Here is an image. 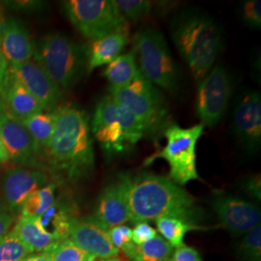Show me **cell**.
<instances>
[{"label": "cell", "mask_w": 261, "mask_h": 261, "mask_svg": "<svg viewBox=\"0 0 261 261\" xmlns=\"http://www.w3.org/2000/svg\"><path fill=\"white\" fill-rule=\"evenodd\" d=\"M108 231L112 245L117 250H122L126 245L132 242V229L127 225H117Z\"/></svg>", "instance_id": "d6a6232c"}, {"label": "cell", "mask_w": 261, "mask_h": 261, "mask_svg": "<svg viewBox=\"0 0 261 261\" xmlns=\"http://www.w3.org/2000/svg\"><path fill=\"white\" fill-rule=\"evenodd\" d=\"M12 231L25 244L32 253L46 252L57 243L51 235L42 228L36 217L20 216Z\"/></svg>", "instance_id": "44dd1931"}, {"label": "cell", "mask_w": 261, "mask_h": 261, "mask_svg": "<svg viewBox=\"0 0 261 261\" xmlns=\"http://www.w3.org/2000/svg\"><path fill=\"white\" fill-rule=\"evenodd\" d=\"M122 251L133 261H170L173 254L172 246L158 234L139 246L129 243Z\"/></svg>", "instance_id": "7402d4cb"}, {"label": "cell", "mask_w": 261, "mask_h": 261, "mask_svg": "<svg viewBox=\"0 0 261 261\" xmlns=\"http://www.w3.org/2000/svg\"><path fill=\"white\" fill-rule=\"evenodd\" d=\"M129 43L128 31H117L107 36L92 40L86 50V70L91 73L94 69L109 65L118 57L123 48Z\"/></svg>", "instance_id": "ffe728a7"}, {"label": "cell", "mask_w": 261, "mask_h": 261, "mask_svg": "<svg viewBox=\"0 0 261 261\" xmlns=\"http://www.w3.org/2000/svg\"><path fill=\"white\" fill-rule=\"evenodd\" d=\"M156 224L159 231L172 248H178L184 245L183 241L187 232L198 228L196 224L172 217L159 218L156 220Z\"/></svg>", "instance_id": "484cf974"}, {"label": "cell", "mask_w": 261, "mask_h": 261, "mask_svg": "<svg viewBox=\"0 0 261 261\" xmlns=\"http://www.w3.org/2000/svg\"><path fill=\"white\" fill-rule=\"evenodd\" d=\"M135 45L143 76L168 92H176L181 75L164 35L155 28H142L136 33Z\"/></svg>", "instance_id": "8992f818"}, {"label": "cell", "mask_w": 261, "mask_h": 261, "mask_svg": "<svg viewBox=\"0 0 261 261\" xmlns=\"http://www.w3.org/2000/svg\"><path fill=\"white\" fill-rule=\"evenodd\" d=\"M55 191V184H47L31 194L20 207V216L39 217L44 214L56 201Z\"/></svg>", "instance_id": "4316f807"}, {"label": "cell", "mask_w": 261, "mask_h": 261, "mask_svg": "<svg viewBox=\"0 0 261 261\" xmlns=\"http://www.w3.org/2000/svg\"><path fill=\"white\" fill-rule=\"evenodd\" d=\"M47 175L36 169L14 168L6 171L2 179L4 198L12 212H18L28 196L47 186Z\"/></svg>", "instance_id": "e0dca14e"}, {"label": "cell", "mask_w": 261, "mask_h": 261, "mask_svg": "<svg viewBox=\"0 0 261 261\" xmlns=\"http://www.w3.org/2000/svg\"><path fill=\"white\" fill-rule=\"evenodd\" d=\"M4 111L11 118L23 124L29 117L45 110L37 99L10 73L0 93Z\"/></svg>", "instance_id": "d6986e66"}, {"label": "cell", "mask_w": 261, "mask_h": 261, "mask_svg": "<svg viewBox=\"0 0 261 261\" xmlns=\"http://www.w3.org/2000/svg\"><path fill=\"white\" fill-rule=\"evenodd\" d=\"M50 261H93L96 257L84 252L69 239L56 243L46 251Z\"/></svg>", "instance_id": "83f0119b"}, {"label": "cell", "mask_w": 261, "mask_h": 261, "mask_svg": "<svg viewBox=\"0 0 261 261\" xmlns=\"http://www.w3.org/2000/svg\"><path fill=\"white\" fill-rule=\"evenodd\" d=\"M36 218L42 228L51 235L57 242L68 238L71 224L74 219L65 207L59 204L57 201H55L44 214Z\"/></svg>", "instance_id": "603a6c76"}, {"label": "cell", "mask_w": 261, "mask_h": 261, "mask_svg": "<svg viewBox=\"0 0 261 261\" xmlns=\"http://www.w3.org/2000/svg\"><path fill=\"white\" fill-rule=\"evenodd\" d=\"M10 157L7 149L5 147V145L3 144L2 140H0V164L6 163L7 161H9Z\"/></svg>", "instance_id": "60d3db41"}, {"label": "cell", "mask_w": 261, "mask_h": 261, "mask_svg": "<svg viewBox=\"0 0 261 261\" xmlns=\"http://www.w3.org/2000/svg\"><path fill=\"white\" fill-rule=\"evenodd\" d=\"M179 55L199 83L213 68L223 47V29L209 14L196 9L178 12L169 24Z\"/></svg>", "instance_id": "3957f363"}, {"label": "cell", "mask_w": 261, "mask_h": 261, "mask_svg": "<svg viewBox=\"0 0 261 261\" xmlns=\"http://www.w3.org/2000/svg\"><path fill=\"white\" fill-rule=\"evenodd\" d=\"M32 252L13 231L0 237V261H25Z\"/></svg>", "instance_id": "f1b7e54d"}, {"label": "cell", "mask_w": 261, "mask_h": 261, "mask_svg": "<svg viewBox=\"0 0 261 261\" xmlns=\"http://www.w3.org/2000/svg\"><path fill=\"white\" fill-rule=\"evenodd\" d=\"M211 206L220 223L232 234L247 233L260 224L259 207L238 196L217 194L212 197Z\"/></svg>", "instance_id": "7c38bea8"}, {"label": "cell", "mask_w": 261, "mask_h": 261, "mask_svg": "<svg viewBox=\"0 0 261 261\" xmlns=\"http://www.w3.org/2000/svg\"><path fill=\"white\" fill-rule=\"evenodd\" d=\"M9 70L45 111H55L62 97V90L33 58L19 65L10 66Z\"/></svg>", "instance_id": "4fadbf2b"}, {"label": "cell", "mask_w": 261, "mask_h": 261, "mask_svg": "<svg viewBox=\"0 0 261 261\" xmlns=\"http://www.w3.org/2000/svg\"><path fill=\"white\" fill-rule=\"evenodd\" d=\"M139 72L140 69L137 65L136 53L130 51L112 61L105 70L103 75L111 84L110 89H117L130 84Z\"/></svg>", "instance_id": "cb8c5ba5"}, {"label": "cell", "mask_w": 261, "mask_h": 261, "mask_svg": "<svg viewBox=\"0 0 261 261\" xmlns=\"http://www.w3.org/2000/svg\"><path fill=\"white\" fill-rule=\"evenodd\" d=\"M67 239L96 258H113L119 252L112 245L108 229L98 224L93 217L74 218Z\"/></svg>", "instance_id": "9a60e30c"}, {"label": "cell", "mask_w": 261, "mask_h": 261, "mask_svg": "<svg viewBox=\"0 0 261 261\" xmlns=\"http://www.w3.org/2000/svg\"><path fill=\"white\" fill-rule=\"evenodd\" d=\"M156 235L157 231L148 223H139L132 229V242L139 246L149 241Z\"/></svg>", "instance_id": "836d02e7"}, {"label": "cell", "mask_w": 261, "mask_h": 261, "mask_svg": "<svg viewBox=\"0 0 261 261\" xmlns=\"http://www.w3.org/2000/svg\"><path fill=\"white\" fill-rule=\"evenodd\" d=\"M9 75V64L0 47V93Z\"/></svg>", "instance_id": "74e56055"}, {"label": "cell", "mask_w": 261, "mask_h": 261, "mask_svg": "<svg viewBox=\"0 0 261 261\" xmlns=\"http://www.w3.org/2000/svg\"><path fill=\"white\" fill-rule=\"evenodd\" d=\"M25 261H50L49 260V257L47 256L46 252H40L37 254H31L29 255L28 258L25 259Z\"/></svg>", "instance_id": "ab89813d"}, {"label": "cell", "mask_w": 261, "mask_h": 261, "mask_svg": "<svg viewBox=\"0 0 261 261\" xmlns=\"http://www.w3.org/2000/svg\"><path fill=\"white\" fill-rule=\"evenodd\" d=\"M110 95L141 123L146 133L158 129L167 116L164 95L140 71L128 85L110 89Z\"/></svg>", "instance_id": "9c48e42d"}, {"label": "cell", "mask_w": 261, "mask_h": 261, "mask_svg": "<svg viewBox=\"0 0 261 261\" xmlns=\"http://www.w3.org/2000/svg\"><path fill=\"white\" fill-rule=\"evenodd\" d=\"M62 6L72 24L88 39L128 31V21L113 0H68L62 2Z\"/></svg>", "instance_id": "ba28073f"}, {"label": "cell", "mask_w": 261, "mask_h": 261, "mask_svg": "<svg viewBox=\"0 0 261 261\" xmlns=\"http://www.w3.org/2000/svg\"><path fill=\"white\" fill-rule=\"evenodd\" d=\"M60 89H70L86 67V50L61 33L42 38L32 57Z\"/></svg>", "instance_id": "5b68a950"}, {"label": "cell", "mask_w": 261, "mask_h": 261, "mask_svg": "<svg viewBox=\"0 0 261 261\" xmlns=\"http://www.w3.org/2000/svg\"><path fill=\"white\" fill-rule=\"evenodd\" d=\"M170 261H202L196 249L182 245L176 248Z\"/></svg>", "instance_id": "e575fe53"}, {"label": "cell", "mask_w": 261, "mask_h": 261, "mask_svg": "<svg viewBox=\"0 0 261 261\" xmlns=\"http://www.w3.org/2000/svg\"><path fill=\"white\" fill-rule=\"evenodd\" d=\"M93 261H121V260H117V259H113V258H108V259H101V260H96V259H94Z\"/></svg>", "instance_id": "7bdbcfd3"}, {"label": "cell", "mask_w": 261, "mask_h": 261, "mask_svg": "<svg viewBox=\"0 0 261 261\" xmlns=\"http://www.w3.org/2000/svg\"><path fill=\"white\" fill-rule=\"evenodd\" d=\"M238 254L245 261L261 260V226L253 227L247 232L240 243Z\"/></svg>", "instance_id": "f546056e"}, {"label": "cell", "mask_w": 261, "mask_h": 261, "mask_svg": "<svg viewBox=\"0 0 261 261\" xmlns=\"http://www.w3.org/2000/svg\"><path fill=\"white\" fill-rule=\"evenodd\" d=\"M126 177L132 223L172 217L194 224L200 216L193 196L169 178L151 173H140L134 177L126 174Z\"/></svg>", "instance_id": "6da1fadb"}, {"label": "cell", "mask_w": 261, "mask_h": 261, "mask_svg": "<svg viewBox=\"0 0 261 261\" xmlns=\"http://www.w3.org/2000/svg\"><path fill=\"white\" fill-rule=\"evenodd\" d=\"M91 128L108 158L130 151L146 134L141 123L111 95L97 103Z\"/></svg>", "instance_id": "277c9868"}, {"label": "cell", "mask_w": 261, "mask_h": 261, "mask_svg": "<svg viewBox=\"0 0 261 261\" xmlns=\"http://www.w3.org/2000/svg\"><path fill=\"white\" fill-rule=\"evenodd\" d=\"M244 189L249 195L260 199V176L249 178L244 182Z\"/></svg>", "instance_id": "d590c367"}, {"label": "cell", "mask_w": 261, "mask_h": 261, "mask_svg": "<svg viewBox=\"0 0 261 261\" xmlns=\"http://www.w3.org/2000/svg\"><path fill=\"white\" fill-rule=\"evenodd\" d=\"M28 30L15 19L0 22V47L10 65H19L30 60L35 51Z\"/></svg>", "instance_id": "ac0fdd59"}, {"label": "cell", "mask_w": 261, "mask_h": 261, "mask_svg": "<svg viewBox=\"0 0 261 261\" xmlns=\"http://www.w3.org/2000/svg\"><path fill=\"white\" fill-rule=\"evenodd\" d=\"M0 140L14 162L25 166L37 165L41 148L27 128L5 112L0 116Z\"/></svg>", "instance_id": "2e32d148"}, {"label": "cell", "mask_w": 261, "mask_h": 261, "mask_svg": "<svg viewBox=\"0 0 261 261\" xmlns=\"http://www.w3.org/2000/svg\"><path fill=\"white\" fill-rule=\"evenodd\" d=\"M4 112H5V111H4V107H3L2 102H1V100H0V116L2 115V113Z\"/></svg>", "instance_id": "b9f144b4"}, {"label": "cell", "mask_w": 261, "mask_h": 261, "mask_svg": "<svg viewBox=\"0 0 261 261\" xmlns=\"http://www.w3.org/2000/svg\"><path fill=\"white\" fill-rule=\"evenodd\" d=\"M56 124V112H40L29 117L22 125L41 149H46L49 143Z\"/></svg>", "instance_id": "d4e9b609"}, {"label": "cell", "mask_w": 261, "mask_h": 261, "mask_svg": "<svg viewBox=\"0 0 261 261\" xmlns=\"http://www.w3.org/2000/svg\"><path fill=\"white\" fill-rule=\"evenodd\" d=\"M232 94V79L223 65L213 67L198 83L196 113L200 124L215 127L224 117Z\"/></svg>", "instance_id": "30bf717a"}, {"label": "cell", "mask_w": 261, "mask_h": 261, "mask_svg": "<svg viewBox=\"0 0 261 261\" xmlns=\"http://www.w3.org/2000/svg\"><path fill=\"white\" fill-rule=\"evenodd\" d=\"M204 132V126L196 124L182 128L171 124L165 130L166 146L147 160V164L157 158L164 159L169 166V179L179 186L192 180H198L196 168V144Z\"/></svg>", "instance_id": "52a82bcc"}, {"label": "cell", "mask_w": 261, "mask_h": 261, "mask_svg": "<svg viewBox=\"0 0 261 261\" xmlns=\"http://www.w3.org/2000/svg\"><path fill=\"white\" fill-rule=\"evenodd\" d=\"M55 112V129L45 149L50 168L70 180L84 177L95 166L88 117L85 112L71 106Z\"/></svg>", "instance_id": "7a4b0ae2"}, {"label": "cell", "mask_w": 261, "mask_h": 261, "mask_svg": "<svg viewBox=\"0 0 261 261\" xmlns=\"http://www.w3.org/2000/svg\"><path fill=\"white\" fill-rule=\"evenodd\" d=\"M240 15L244 23L251 28L260 29V0H247L240 4Z\"/></svg>", "instance_id": "1f68e13d"}, {"label": "cell", "mask_w": 261, "mask_h": 261, "mask_svg": "<svg viewBox=\"0 0 261 261\" xmlns=\"http://www.w3.org/2000/svg\"><path fill=\"white\" fill-rule=\"evenodd\" d=\"M93 218L108 230L130 222L126 174L119 175L117 181L103 189L98 197Z\"/></svg>", "instance_id": "5bb4252c"}, {"label": "cell", "mask_w": 261, "mask_h": 261, "mask_svg": "<svg viewBox=\"0 0 261 261\" xmlns=\"http://www.w3.org/2000/svg\"><path fill=\"white\" fill-rule=\"evenodd\" d=\"M235 138L243 149L252 154L260 150L261 99L256 90H244L236 98L232 113Z\"/></svg>", "instance_id": "8fae6325"}, {"label": "cell", "mask_w": 261, "mask_h": 261, "mask_svg": "<svg viewBox=\"0 0 261 261\" xmlns=\"http://www.w3.org/2000/svg\"><path fill=\"white\" fill-rule=\"evenodd\" d=\"M7 5L14 7L15 9L36 10L42 6V2L40 1H13V2H6Z\"/></svg>", "instance_id": "f35d334b"}, {"label": "cell", "mask_w": 261, "mask_h": 261, "mask_svg": "<svg viewBox=\"0 0 261 261\" xmlns=\"http://www.w3.org/2000/svg\"><path fill=\"white\" fill-rule=\"evenodd\" d=\"M14 218L12 215L8 213V211L0 205V237L8 232V229L13 224Z\"/></svg>", "instance_id": "8d00e7d4"}, {"label": "cell", "mask_w": 261, "mask_h": 261, "mask_svg": "<svg viewBox=\"0 0 261 261\" xmlns=\"http://www.w3.org/2000/svg\"><path fill=\"white\" fill-rule=\"evenodd\" d=\"M117 10L126 19H140L149 15L152 4L147 0H113Z\"/></svg>", "instance_id": "4dcf8cb0"}]
</instances>
